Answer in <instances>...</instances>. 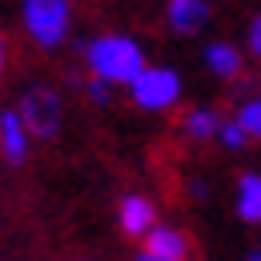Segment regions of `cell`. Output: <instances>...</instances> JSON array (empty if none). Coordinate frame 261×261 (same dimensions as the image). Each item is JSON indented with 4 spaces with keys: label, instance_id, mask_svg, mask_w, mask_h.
Instances as JSON below:
<instances>
[{
    "label": "cell",
    "instance_id": "obj_3",
    "mask_svg": "<svg viewBox=\"0 0 261 261\" xmlns=\"http://www.w3.org/2000/svg\"><path fill=\"white\" fill-rule=\"evenodd\" d=\"M133 100L141 105V109H149V113H161V109H173L177 100H181V76L173 72V68H145L137 81L129 85Z\"/></svg>",
    "mask_w": 261,
    "mask_h": 261
},
{
    "label": "cell",
    "instance_id": "obj_13",
    "mask_svg": "<svg viewBox=\"0 0 261 261\" xmlns=\"http://www.w3.org/2000/svg\"><path fill=\"white\" fill-rule=\"evenodd\" d=\"M217 137H221V145H225V149H241V145L249 141V133L241 129L237 121H225V125H221V133H217Z\"/></svg>",
    "mask_w": 261,
    "mask_h": 261
},
{
    "label": "cell",
    "instance_id": "obj_2",
    "mask_svg": "<svg viewBox=\"0 0 261 261\" xmlns=\"http://www.w3.org/2000/svg\"><path fill=\"white\" fill-rule=\"evenodd\" d=\"M72 4L68 0H24V29L40 48H57L68 33Z\"/></svg>",
    "mask_w": 261,
    "mask_h": 261
},
{
    "label": "cell",
    "instance_id": "obj_6",
    "mask_svg": "<svg viewBox=\"0 0 261 261\" xmlns=\"http://www.w3.org/2000/svg\"><path fill=\"white\" fill-rule=\"evenodd\" d=\"M153 225H157V209H153L149 197L129 193L125 201H121V229H125L129 237H145Z\"/></svg>",
    "mask_w": 261,
    "mask_h": 261
},
{
    "label": "cell",
    "instance_id": "obj_17",
    "mask_svg": "<svg viewBox=\"0 0 261 261\" xmlns=\"http://www.w3.org/2000/svg\"><path fill=\"white\" fill-rule=\"evenodd\" d=\"M4 57H8V53H4V40H0V76H4Z\"/></svg>",
    "mask_w": 261,
    "mask_h": 261
},
{
    "label": "cell",
    "instance_id": "obj_1",
    "mask_svg": "<svg viewBox=\"0 0 261 261\" xmlns=\"http://www.w3.org/2000/svg\"><path fill=\"white\" fill-rule=\"evenodd\" d=\"M85 61H89V72L100 76V81H109V85H133L149 68L141 44L129 40V36H97L85 48Z\"/></svg>",
    "mask_w": 261,
    "mask_h": 261
},
{
    "label": "cell",
    "instance_id": "obj_8",
    "mask_svg": "<svg viewBox=\"0 0 261 261\" xmlns=\"http://www.w3.org/2000/svg\"><path fill=\"white\" fill-rule=\"evenodd\" d=\"M165 16H169V29L173 33H197L209 20V4L205 0H169Z\"/></svg>",
    "mask_w": 261,
    "mask_h": 261
},
{
    "label": "cell",
    "instance_id": "obj_14",
    "mask_svg": "<svg viewBox=\"0 0 261 261\" xmlns=\"http://www.w3.org/2000/svg\"><path fill=\"white\" fill-rule=\"evenodd\" d=\"M85 93H89V100H97V105H109V93H113V85H109V81H100V76H93Z\"/></svg>",
    "mask_w": 261,
    "mask_h": 261
},
{
    "label": "cell",
    "instance_id": "obj_7",
    "mask_svg": "<svg viewBox=\"0 0 261 261\" xmlns=\"http://www.w3.org/2000/svg\"><path fill=\"white\" fill-rule=\"evenodd\" d=\"M145 249L149 253H157V257L165 261H185V253H189V241H185V233L181 229H169V225H153L149 233H145Z\"/></svg>",
    "mask_w": 261,
    "mask_h": 261
},
{
    "label": "cell",
    "instance_id": "obj_9",
    "mask_svg": "<svg viewBox=\"0 0 261 261\" xmlns=\"http://www.w3.org/2000/svg\"><path fill=\"white\" fill-rule=\"evenodd\" d=\"M237 213H241V221L261 225V177L257 173H245L237 181Z\"/></svg>",
    "mask_w": 261,
    "mask_h": 261
},
{
    "label": "cell",
    "instance_id": "obj_5",
    "mask_svg": "<svg viewBox=\"0 0 261 261\" xmlns=\"http://www.w3.org/2000/svg\"><path fill=\"white\" fill-rule=\"evenodd\" d=\"M29 125H24V117L20 113H0V153H4V161L20 165L24 157H29Z\"/></svg>",
    "mask_w": 261,
    "mask_h": 261
},
{
    "label": "cell",
    "instance_id": "obj_16",
    "mask_svg": "<svg viewBox=\"0 0 261 261\" xmlns=\"http://www.w3.org/2000/svg\"><path fill=\"white\" fill-rule=\"evenodd\" d=\"M133 261H165V257H157V253H149V249H145V253H137Z\"/></svg>",
    "mask_w": 261,
    "mask_h": 261
},
{
    "label": "cell",
    "instance_id": "obj_4",
    "mask_svg": "<svg viewBox=\"0 0 261 261\" xmlns=\"http://www.w3.org/2000/svg\"><path fill=\"white\" fill-rule=\"evenodd\" d=\"M20 117H24L29 133H36V137H57V129H61V97L53 89H33V93H24Z\"/></svg>",
    "mask_w": 261,
    "mask_h": 261
},
{
    "label": "cell",
    "instance_id": "obj_18",
    "mask_svg": "<svg viewBox=\"0 0 261 261\" xmlns=\"http://www.w3.org/2000/svg\"><path fill=\"white\" fill-rule=\"evenodd\" d=\"M249 261H261V249H249Z\"/></svg>",
    "mask_w": 261,
    "mask_h": 261
},
{
    "label": "cell",
    "instance_id": "obj_15",
    "mask_svg": "<svg viewBox=\"0 0 261 261\" xmlns=\"http://www.w3.org/2000/svg\"><path fill=\"white\" fill-rule=\"evenodd\" d=\"M249 53H253V57L261 61V16L253 20V24H249Z\"/></svg>",
    "mask_w": 261,
    "mask_h": 261
},
{
    "label": "cell",
    "instance_id": "obj_11",
    "mask_svg": "<svg viewBox=\"0 0 261 261\" xmlns=\"http://www.w3.org/2000/svg\"><path fill=\"white\" fill-rule=\"evenodd\" d=\"M205 65H209V72H217L221 81H229V76L241 72V53L233 44H209L205 48Z\"/></svg>",
    "mask_w": 261,
    "mask_h": 261
},
{
    "label": "cell",
    "instance_id": "obj_10",
    "mask_svg": "<svg viewBox=\"0 0 261 261\" xmlns=\"http://www.w3.org/2000/svg\"><path fill=\"white\" fill-rule=\"evenodd\" d=\"M221 125H225V121H221L213 109H189V113L181 117V129H185L189 141H209V137L221 133Z\"/></svg>",
    "mask_w": 261,
    "mask_h": 261
},
{
    "label": "cell",
    "instance_id": "obj_12",
    "mask_svg": "<svg viewBox=\"0 0 261 261\" xmlns=\"http://www.w3.org/2000/svg\"><path fill=\"white\" fill-rule=\"evenodd\" d=\"M241 129L249 133V137H261V97H253V100H241L237 105V117H233Z\"/></svg>",
    "mask_w": 261,
    "mask_h": 261
}]
</instances>
